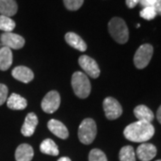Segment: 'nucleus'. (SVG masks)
Returning a JSON list of instances; mask_svg holds the SVG:
<instances>
[{
    "mask_svg": "<svg viewBox=\"0 0 161 161\" xmlns=\"http://www.w3.org/2000/svg\"><path fill=\"white\" fill-rule=\"evenodd\" d=\"M155 133L154 126L150 123L137 121L127 125L124 130L125 137L133 142H146Z\"/></svg>",
    "mask_w": 161,
    "mask_h": 161,
    "instance_id": "1",
    "label": "nucleus"
},
{
    "mask_svg": "<svg viewBox=\"0 0 161 161\" xmlns=\"http://www.w3.org/2000/svg\"><path fill=\"white\" fill-rule=\"evenodd\" d=\"M108 31L112 38L119 44H125L129 39V31L125 22L119 17H114L108 23Z\"/></svg>",
    "mask_w": 161,
    "mask_h": 161,
    "instance_id": "2",
    "label": "nucleus"
},
{
    "mask_svg": "<svg viewBox=\"0 0 161 161\" xmlns=\"http://www.w3.org/2000/svg\"><path fill=\"white\" fill-rule=\"evenodd\" d=\"M72 87L75 95L80 98H86L89 97L92 86L88 76L83 73L75 72L72 76Z\"/></svg>",
    "mask_w": 161,
    "mask_h": 161,
    "instance_id": "3",
    "label": "nucleus"
},
{
    "mask_svg": "<svg viewBox=\"0 0 161 161\" xmlns=\"http://www.w3.org/2000/svg\"><path fill=\"white\" fill-rule=\"evenodd\" d=\"M97 134V125L92 118H86L80 123L78 130V137L81 143L89 145L93 142Z\"/></svg>",
    "mask_w": 161,
    "mask_h": 161,
    "instance_id": "4",
    "label": "nucleus"
},
{
    "mask_svg": "<svg viewBox=\"0 0 161 161\" xmlns=\"http://www.w3.org/2000/svg\"><path fill=\"white\" fill-rule=\"evenodd\" d=\"M153 55V47L150 44H143L139 47L134 55L133 62L138 69H143L149 63Z\"/></svg>",
    "mask_w": 161,
    "mask_h": 161,
    "instance_id": "5",
    "label": "nucleus"
},
{
    "mask_svg": "<svg viewBox=\"0 0 161 161\" xmlns=\"http://www.w3.org/2000/svg\"><path fill=\"white\" fill-rule=\"evenodd\" d=\"M103 108L108 119L115 120L120 117L123 113V108L120 103L112 97H108L104 99Z\"/></svg>",
    "mask_w": 161,
    "mask_h": 161,
    "instance_id": "6",
    "label": "nucleus"
},
{
    "mask_svg": "<svg viewBox=\"0 0 161 161\" xmlns=\"http://www.w3.org/2000/svg\"><path fill=\"white\" fill-rule=\"evenodd\" d=\"M60 106V95L56 91L49 92L41 101V108L47 114H52L58 109Z\"/></svg>",
    "mask_w": 161,
    "mask_h": 161,
    "instance_id": "7",
    "label": "nucleus"
},
{
    "mask_svg": "<svg viewBox=\"0 0 161 161\" xmlns=\"http://www.w3.org/2000/svg\"><path fill=\"white\" fill-rule=\"evenodd\" d=\"M79 64L82 70L92 78H98L100 75V70L97 62L93 58L88 57L86 55L80 56L79 58Z\"/></svg>",
    "mask_w": 161,
    "mask_h": 161,
    "instance_id": "8",
    "label": "nucleus"
},
{
    "mask_svg": "<svg viewBox=\"0 0 161 161\" xmlns=\"http://www.w3.org/2000/svg\"><path fill=\"white\" fill-rule=\"evenodd\" d=\"M0 40L2 45L7 47L10 49H20L24 46L25 40L22 36L13 33V32H5L0 36Z\"/></svg>",
    "mask_w": 161,
    "mask_h": 161,
    "instance_id": "9",
    "label": "nucleus"
},
{
    "mask_svg": "<svg viewBox=\"0 0 161 161\" xmlns=\"http://www.w3.org/2000/svg\"><path fill=\"white\" fill-rule=\"evenodd\" d=\"M136 155L141 161H150L157 155V148L153 144L144 142L138 147Z\"/></svg>",
    "mask_w": 161,
    "mask_h": 161,
    "instance_id": "10",
    "label": "nucleus"
},
{
    "mask_svg": "<svg viewBox=\"0 0 161 161\" xmlns=\"http://www.w3.org/2000/svg\"><path fill=\"white\" fill-rule=\"evenodd\" d=\"M38 117L35 115L34 113H29L26 115V118L24 120L21 132L23 136L25 137H30L35 132V129L38 125Z\"/></svg>",
    "mask_w": 161,
    "mask_h": 161,
    "instance_id": "11",
    "label": "nucleus"
},
{
    "mask_svg": "<svg viewBox=\"0 0 161 161\" xmlns=\"http://www.w3.org/2000/svg\"><path fill=\"white\" fill-rule=\"evenodd\" d=\"M47 128L53 134H55L57 137H59L60 139L64 140V139L68 138L69 136L67 128L60 121L56 120V119L49 120L47 123Z\"/></svg>",
    "mask_w": 161,
    "mask_h": 161,
    "instance_id": "12",
    "label": "nucleus"
},
{
    "mask_svg": "<svg viewBox=\"0 0 161 161\" xmlns=\"http://www.w3.org/2000/svg\"><path fill=\"white\" fill-rule=\"evenodd\" d=\"M12 75L14 79L22 81L23 83H28L34 78V75L32 71L23 65L15 67L12 71Z\"/></svg>",
    "mask_w": 161,
    "mask_h": 161,
    "instance_id": "13",
    "label": "nucleus"
},
{
    "mask_svg": "<svg viewBox=\"0 0 161 161\" xmlns=\"http://www.w3.org/2000/svg\"><path fill=\"white\" fill-rule=\"evenodd\" d=\"M34 155L32 147L27 143L19 145L15 150V159L16 161H31Z\"/></svg>",
    "mask_w": 161,
    "mask_h": 161,
    "instance_id": "14",
    "label": "nucleus"
},
{
    "mask_svg": "<svg viewBox=\"0 0 161 161\" xmlns=\"http://www.w3.org/2000/svg\"><path fill=\"white\" fill-rule=\"evenodd\" d=\"M64 40L67 42V44H69L72 47L79 51L83 52L87 49V45L84 40L75 32H67L64 36Z\"/></svg>",
    "mask_w": 161,
    "mask_h": 161,
    "instance_id": "15",
    "label": "nucleus"
},
{
    "mask_svg": "<svg viewBox=\"0 0 161 161\" xmlns=\"http://www.w3.org/2000/svg\"><path fill=\"white\" fill-rule=\"evenodd\" d=\"M133 113H134V115L138 119V121H141V122L151 124V122L154 119L153 112L148 107H146L144 105L137 106L133 110Z\"/></svg>",
    "mask_w": 161,
    "mask_h": 161,
    "instance_id": "16",
    "label": "nucleus"
},
{
    "mask_svg": "<svg viewBox=\"0 0 161 161\" xmlns=\"http://www.w3.org/2000/svg\"><path fill=\"white\" fill-rule=\"evenodd\" d=\"M18 6L15 0H0V14L10 17L17 13Z\"/></svg>",
    "mask_w": 161,
    "mask_h": 161,
    "instance_id": "17",
    "label": "nucleus"
},
{
    "mask_svg": "<svg viewBox=\"0 0 161 161\" xmlns=\"http://www.w3.org/2000/svg\"><path fill=\"white\" fill-rule=\"evenodd\" d=\"M7 107L13 110H23L27 107V100L19 94L13 93L6 100Z\"/></svg>",
    "mask_w": 161,
    "mask_h": 161,
    "instance_id": "18",
    "label": "nucleus"
},
{
    "mask_svg": "<svg viewBox=\"0 0 161 161\" xmlns=\"http://www.w3.org/2000/svg\"><path fill=\"white\" fill-rule=\"evenodd\" d=\"M13 63V53L7 47L0 48V70L6 71L10 68Z\"/></svg>",
    "mask_w": 161,
    "mask_h": 161,
    "instance_id": "19",
    "label": "nucleus"
},
{
    "mask_svg": "<svg viewBox=\"0 0 161 161\" xmlns=\"http://www.w3.org/2000/svg\"><path fill=\"white\" fill-rule=\"evenodd\" d=\"M40 150L42 153L47 154V155L58 156L59 154V150H58L57 144L55 143V142L52 141L51 139L44 140L40 144Z\"/></svg>",
    "mask_w": 161,
    "mask_h": 161,
    "instance_id": "20",
    "label": "nucleus"
},
{
    "mask_svg": "<svg viewBox=\"0 0 161 161\" xmlns=\"http://www.w3.org/2000/svg\"><path fill=\"white\" fill-rule=\"evenodd\" d=\"M120 161H136L135 152L132 146H125L120 150L119 152Z\"/></svg>",
    "mask_w": 161,
    "mask_h": 161,
    "instance_id": "21",
    "label": "nucleus"
},
{
    "mask_svg": "<svg viewBox=\"0 0 161 161\" xmlns=\"http://www.w3.org/2000/svg\"><path fill=\"white\" fill-rule=\"evenodd\" d=\"M15 28V23L10 17L5 15H0V30L5 32H12V31Z\"/></svg>",
    "mask_w": 161,
    "mask_h": 161,
    "instance_id": "22",
    "label": "nucleus"
},
{
    "mask_svg": "<svg viewBox=\"0 0 161 161\" xmlns=\"http://www.w3.org/2000/svg\"><path fill=\"white\" fill-rule=\"evenodd\" d=\"M89 161H108V158L102 150L93 149L89 154Z\"/></svg>",
    "mask_w": 161,
    "mask_h": 161,
    "instance_id": "23",
    "label": "nucleus"
},
{
    "mask_svg": "<svg viewBox=\"0 0 161 161\" xmlns=\"http://www.w3.org/2000/svg\"><path fill=\"white\" fill-rule=\"evenodd\" d=\"M140 16L145 19V20L150 21V20H153L157 16V13H156L153 6L145 7V8H143L142 11L140 12Z\"/></svg>",
    "mask_w": 161,
    "mask_h": 161,
    "instance_id": "24",
    "label": "nucleus"
},
{
    "mask_svg": "<svg viewBox=\"0 0 161 161\" xmlns=\"http://www.w3.org/2000/svg\"><path fill=\"white\" fill-rule=\"evenodd\" d=\"M84 0H64V6L70 11H76L82 6Z\"/></svg>",
    "mask_w": 161,
    "mask_h": 161,
    "instance_id": "25",
    "label": "nucleus"
},
{
    "mask_svg": "<svg viewBox=\"0 0 161 161\" xmlns=\"http://www.w3.org/2000/svg\"><path fill=\"white\" fill-rule=\"evenodd\" d=\"M7 94H8V88L5 85L0 83V106L7 100Z\"/></svg>",
    "mask_w": 161,
    "mask_h": 161,
    "instance_id": "26",
    "label": "nucleus"
},
{
    "mask_svg": "<svg viewBox=\"0 0 161 161\" xmlns=\"http://www.w3.org/2000/svg\"><path fill=\"white\" fill-rule=\"evenodd\" d=\"M153 7L155 9L157 14L161 15V0H154Z\"/></svg>",
    "mask_w": 161,
    "mask_h": 161,
    "instance_id": "27",
    "label": "nucleus"
},
{
    "mask_svg": "<svg viewBox=\"0 0 161 161\" xmlns=\"http://www.w3.org/2000/svg\"><path fill=\"white\" fill-rule=\"evenodd\" d=\"M142 6L145 8V7H150V6H153V3H154V0H140L139 2Z\"/></svg>",
    "mask_w": 161,
    "mask_h": 161,
    "instance_id": "28",
    "label": "nucleus"
},
{
    "mask_svg": "<svg viewBox=\"0 0 161 161\" xmlns=\"http://www.w3.org/2000/svg\"><path fill=\"white\" fill-rule=\"evenodd\" d=\"M139 2H140V0H125V3H126L128 8H134L138 5Z\"/></svg>",
    "mask_w": 161,
    "mask_h": 161,
    "instance_id": "29",
    "label": "nucleus"
},
{
    "mask_svg": "<svg viewBox=\"0 0 161 161\" xmlns=\"http://www.w3.org/2000/svg\"><path fill=\"white\" fill-rule=\"evenodd\" d=\"M157 119L161 124V106L158 108V109L157 111Z\"/></svg>",
    "mask_w": 161,
    "mask_h": 161,
    "instance_id": "30",
    "label": "nucleus"
},
{
    "mask_svg": "<svg viewBox=\"0 0 161 161\" xmlns=\"http://www.w3.org/2000/svg\"><path fill=\"white\" fill-rule=\"evenodd\" d=\"M58 161H72L69 158H67V157H62V158H60Z\"/></svg>",
    "mask_w": 161,
    "mask_h": 161,
    "instance_id": "31",
    "label": "nucleus"
},
{
    "mask_svg": "<svg viewBox=\"0 0 161 161\" xmlns=\"http://www.w3.org/2000/svg\"><path fill=\"white\" fill-rule=\"evenodd\" d=\"M156 161H161V159H158V160H156Z\"/></svg>",
    "mask_w": 161,
    "mask_h": 161,
    "instance_id": "32",
    "label": "nucleus"
}]
</instances>
